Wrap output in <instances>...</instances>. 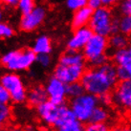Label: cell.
<instances>
[{"mask_svg":"<svg viewBox=\"0 0 131 131\" xmlns=\"http://www.w3.org/2000/svg\"><path fill=\"white\" fill-rule=\"evenodd\" d=\"M127 52H128V55H129V58H130V60H131V43H129V45L127 46Z\"/></svg>","mask_w":131,"mask_h":131,"instance_id":"obj_38","label":"cell"},{"mask_svg":"<svg viewBox=\"0 0 131 131\" xmlns=\"http://www.w3.org/2000/svg\"><path fill=\"white\" fill-rule=\"evenodd\" d=\"M45 89L48 95V100L56 104H64L67 96V84L57 77L52 76L45 83Z\"/></svg>","mask_w":131,"mask_h":131,"instance_id":"obj_7","label":"cell"},{"mask_svg":"<svg viewBox=\"0 0 131 131\" xmlns=\"http://www.w3.org/2000/svg\"><path fill=\"white\" fill-rule=\"evenodd\" d=\"M36 61L37 54L33 49L14 50L0 57V64L10 72L26 71Z\"/></svg>","mask_w":131,"mask_h":131,"instance_id":"obj_2","label":"cell"},{"mask_svg":"<svg viewBox=\"0 0 131 131\" xmlns=\"http://www.w3.org/2000/svg\"><path fill=\"white\" fill-rule=\"evenodd\" d=\"M17 6L22 14L25 15L35 8V0H19Z\"/></svg>","mask_w":131,"mask_h":131,"instance_id":"obj_25","label":"cell"},{"mask_svg":"<svg viewBox=\"0 0 131 131\" xmlns=\"http://www.w3.org/2000/svg\"><path fill=\"white\" fill-rule=\"evenodd\" d=\"M109 48V42L106 37L94 34L83 48L85 59L91 65L100 66L107 62V50Z\"/></svg>","mask_w":131,"mask_h":131,"instance_id":"obj_4","label":"cell"},{"mask_svg":"<svg viewBox=\"0 0 131 131\" xmlns=\"http://www.w3.org/2000/svg\"><path fill=\"white\" fill-rule=\"evenodd\" d=\"M88 0H66V6L72 11H77L87 6Z\"/></svg>","mask_w":131,"mask_h":131,"instance_id":"obj_26","label":"cell"},{"mask_svg":"<svg viewBox=\"0 0 131 131\" xmlns=\"http://www.w3.org/2000/svg\"><path fill=\"white\" fill-rule=\"evenodd\" d=\"M85 93L83 85L80 81L67 84V96L71 99H75Z\"/></svg>","mask_w":131,"mask_h":131,"instance_id":"obj_23","label":"cell"},{"mask_svg":"<svg viewBox=\"0 0 131 131\" xmlns=\"http://www.w3.org/2000/svg\"><path fill=\"white\" fill-rule=\"evenodd\" d=\"M1 131H25L24 128H21L19 126H8V127L3 128Z\"/></svg>","mask_w":131,"mask_h":131,"instance_id":"obj_34","label":"cell"},{"mask_svg":"<svg viewBox=\"0 0 131 131\" xmlns=\"http://www.w3.org/2000/svg\"><path fill=\"white\" fill-rule=\"evenodd\" d=\"M119 10L123 15H130L131 16V0H122Z\"/></svg>","mask_w":131,"mask_h":131,"instance_id":"obj_30","label":"cell"},{"mask_svg":"<svg viewBox=\"0 0 131 131\" xmlns=\"http://www.w3.org/2000/svg\"><path fill=\"white\" fill-rule=\"evenodd\" d=\"M47 101H48V95L44 86L35 85V86H32L28 90L27 102L29 103V105L37 108L38 105H40L43 102H47Z\"/></svg>","mask_w":131,"mask_h":131,"instance_id":"obj_13","label":"cell"},{"mask_svg":"<svg viewBox=\"0 0 131 131\" xmlns=\"http://www.w3.org/2000/svg\"><path fill=\"white\" fill-rule=\"evenodd\" d=\"M37 62L43 68H48L52 63L50 54H38L37 55Z\"/></svg>","mask_w":131,"mask_h":131,"instance_id":"obj_28","label":"cell"},{"mask_svg":"<svg viewBox=\"0 0 131 131\" xmlns=\"http://www.w3.org/2000/svg\"><path fill=\"white\" fill-rule=\"evenodd\" d=\"M130 70L131 69L124 68V67H118L117 68V73H118L119 80H124L130 79Z\"/></svg>","mask_w":131,"mask_h":131,"instance_id":"obj_31","label":"cell"},{"mask_svg":"<svg viewBox=\"0 0 131 131\" xmlns=\"http://www.w3.org/2000/svg\"><path fill=\"white\" fill-rule=\"evenodd\" d=\"M92 14H93V10L90 9L88 6L75 11L73 18H72V26L74 29L84 27L89 24Z\"/></svg>","mask_w":131,"mask_h":131,"instance_id":"obj_14","label":"cell"},{"mask_svg":"<svg viewBox=\"0 0 131 131\" xmlns=\"http://www.w3.org/2000/svg\"><path fill=\"white\" fill-rule=\"evenodd\" d=\"M12 115L13 111L11 106L9 104H0V131L9 124L12 119Z\"/></svg>","mask_w":131,"mask_h":131,"instance_id":"obj_21","label":"cell"},{"mask_svg":"<svg viewBox=\"0 0 131 131\" xmlns=\"http://www.w3.org/2000/svg\"><path fill=\"white\" fill-rule=\"evenodd\" d=\"M4 4H6L8 6H15L17 5L19 2V0H1Z\"/></svg>","mask_w":131,"mask_h":131,"instance_id":"obj_35","label":"cell"},{"mask_svg":"<svg viewBox=\"0 0 131 131\" xmlns=\"http://www.w3.org/2000/svg\"><path fill=\"white\" fill-rule=\"evenodd\" d=\"M117 29L125 35H131V16L123 15L119 20H117Z\"/></svg>","mask_w":131,"mask_h":131,"instance_id":"obj_22","label":"cell"},{"mask_svg":"<svg viewBox=\"0 0 131 131\" xmlns=\"http://www.w3.org/2000/svg\"><path fill=\"white\" fill-rule=\"evenodd\" d=\"M1 19H2V11L0 9V22H1Z\"/></svg>","mask_w":131,"mask_h":131,"instance_id":"obj_40","label":"cell"},{"mask_svg":"<svg viewBox=\"0 0 131 131\" xmlns=\"http://www.w3.org/2000/svg\"><path fill=\"white\" fill-rule=\"evenodd\" d=\"M113 58L118 67H124V68L131 69V60L126 48L123 50L115 51L113 55Z\"/></svg>","mask_w":131,"mask_h":131,"instance_id":"obj_18","label":"cell"},{"mask_svg":"<svg viewBox=\"0 0 131 131\" xmlns=\"http://www.w3.org/2000/svg\"><path fill=\"white\" fill-rule=\"evenodd\" d=\"M121 131H131V124L121 126Z\"/></svg>","mask_w":131,"mask_h":131,"instance_id":"obj_36","label":"cell"},{"mask_svg":"<svg viewBox=\"0 0 131 131\" xmlns=\"http://www.w3.org/2000/svg\"><path fill=\"white\" fill-rule=\"evenodd\" d=\"M110 113L104 106L98 105L91 115L89 123H106V121L109 119Z\"/></svg>","mask_w":131,"mask_h":131,"instance_id":"obj_19","label":"cell"},{"mask_svg":"<svg viewBox=\"0 0 131 131\" xmlns=\"http://www.w3.org/2000/svg\"><path fill=\"white\" fill-rule=\"evenodd\" d=\"M84 131H109V127L105 123H90Z\"/></svg>","mask_w":131,"mask_h":131,"instance_id":"obj_27","label":"cell"},{"mask_svg":"<svg viewBox=\"0 0 131 131\" xmlns=\"http://www.w3.org/2000/svg\"><path fill=\"white\" fill-rule=\"evenodd\" d=\"M0 82L9 92L13 102L16 104H21L27 102L28 89L22 78L16 72H9L1 75Z\"/></svg>","mask_w":131,"mask_h":131,"instance_id":"obj_6","label":"cell"},{"mask_svg":"<svg viewBox=\"0 0 131 131\" xmlns=\"http://www.w3.org/2000/svg\"><path fill=\"white\" fill-rule=\"evenodd\" d=\"M15 31L10 25H8L7 23L0 22V39H6L10 38L14 36Z\"/></svg>","mask_w":131,"mask_h":131,"instance_id":"obj_24","label":"cell"},{"mask_svg":"<svg viewBox=\"0 0 131 131\" xmlns=\"http://www.w3.org/2000/svg\"><path fill=\"white\" fill-rule=\"evenodd\" d=\"M85 60L84 55L80 51L68 50L60 56L58 63L62 65H84Z\"/></svg>","mask_w":131,"mask_h":131,"instance_id":"obj_15","label":"cell"},{"mask_svg":"<svg viewBox=\"0 0 131 131\" xmlns=\"http://www.w3.org/2000/svg\"><path fill=\"white\" fill-rule=\"evenodd\" d=\"M25 131H36V128L34 127L33 125H27L25 128H24Z\"/></svg>","mask_w":131,"mask_h":131,"instance_id":"obj_37","label":"cell"},{"mask_svg":"<svg viewBox=\"0 0 131 131\" xmlns=\"http://www.w3.org/2000/svg\"><path fill=\"white\" fill-rule=\"evenodd\" d=\"M89 27L94 34L106 37L118 32L117 20L114 17L111 10L106 6H102L93 11L89 22Z\"/></svg>","mask_w":131,"mask_h":131,"instance_id":"obj_3","label":"cell"},{"mask_svg":"<svg viewBox=\"0 0 131 131\" xmlns=\"http://www.w3.org/2000/svg\"><path fill=\"white\" fill-rule=\"evenodd\" d=\"M130 114H131V109H130Z\"/></svg>","mask_w":131,"mask_h":131,"instance_id":"obj_43","label":"cell"},{"mask_svg":"<svg viewBox=\"0 0 131 131\" xmlns=\"http://www.w3.org/2000/svg\"><path fill=\"white\" fill-rule=\"evenodd\" d=\"M84 73H85V64L84 65H62L58 63L54 70V76L62 80L66 84L80 81Z\"/></svg>","mask_w":131,"mask_h":131,"instance_id":"obj_8","label":"cell"},{"mask_svg":"<svg viewBox=\"0 0 131 131\" xmlns=\"http://www.w3.org/2000/svg\"><path fill=\"white\" fill-rule=\"evenodd\" d=\"M1 66H2V65L0 64V75H1Z\"/></svg>","mask_w":131,"mask_h":131,"instance_id":"obj_41","label":"cell"},{"mask_svg":"<svg viewBox=\"0 0 131 131\" xmlns=\"http://www.w3.org/2000/svg\"><path fill=\"white\" fill-rule=\"evenodd\" d=\"M46 12L42 7H35L32 11L22 15L20 20V28L24 32H31L37 29L43 22Z\"/></svg>","mask_w":131,"mask_h":131,"instance_id":"obj_11","label":"cell"},{"mask_svg":"<svg viewBox=\"0 0 131 131\" xmlns=\"http://www.w3.org/2000/svg\"><path fill=\"white\" fill-rule=\"evenodd\" d=\"M111 131H121V127H116V128H114V129H112Z\"/></svg>","mask_w":131,"mask_h":131,"instance_id":"obj_39","label":"cell"},{"mask_svg":"<svg viewBox=\"0 0 131 131\" xmlns=\"http://www.w3.org/2000/svg\"><path fill=\"white\" fill-rule=\"evenodd\" d=\"M99 97L85 92L75 99H72L70 108L73 111L77 120L81 123H88L93 111L99 105Z\"/></svg>","mask_w":131,"mask_h":131,"instance_id":"obj_5","label":"cell"},{"mask_svg":"<svg viewBox=\"0 0 131 131\" xmlns=\"http://www.w3.org/2000/svg\"><path fill=\"white\" fill-rule=\"evenodd\" d=\"M119 80L117 68L109 62L85 71L80 82L82 83L85 92L102 97L109 93L115 88Z\"/></svg>","mask_w":131,"mask_h":131,"instance_id":"obj_1","label":"cell"},{"mask_svg":"<svg viewBox=\"0 0 131 131\" xmlns=\"http://www.w3.org/2000/svg\"><path fill=\"white\" fill-rule=\"evenodd\" d=\"M60 105L56 104L48 100L47 102L41 103L40 105L37 107V117L44 124L50 125V126H55V124H57L58 118H59Z\"/></svg>","mask_w":131,"mask_h":131,"instance_id":"obj_9","label":"cell"},{"mask_svg":"<svg viewBox=\"0 0 131 131\" xmlns=\"http://www.w3.org/2000/svg\"><path fill=\"white\" fill-rule=\"evenodd\" d=\"M108 42H109V47L114 51L125 49L129 45V39L127 37V35L121 33V32H116L112 34L108 39Z\"/></svg>","mask_w":131,"mask_h":131,"instance_id":"obj_16","label":"cell"},{"mask_svg":"<svg viewBox=\"0 0 131 131\" xmlns=\"http://www.w3.org/2000/svg\"><path fill=\"white\" fill-rule=\"evenodd\" d=\"M87 6L90 9H92L93 11H95V10H97L99 8L102 7L103 4H102V0H88Z\"/></svg>","mask_w":131,"mask_h":131,"instance_id":"obj_32","label":"cell"},{"mask_svg":"<svg viewBox=\"0 0 131 131\" xmlns=\"http://www.w3.org/2000/svg\"><path fill=\"white\" fill-rule=\"evenodd\" d=\"M34 52L38 54H50L52 52V41L51 38L47 36H40L37 37L33 45Z\"/></svg>","mask_w":131,"mask_h":131,"instance_id":"obj_17","label":"cell"},{"mask_svg":"<svg viewBox=\"0 0 131 131\" xmlns=\"http://www.w3.org/2000/svg\"><path fill=\"white\" fill-rule=\"evenodd\" d=\"M130 79H131V70H130Z\"/></svg>","mask_w":131,"mask_h":131,"instance_id":"obj_42","label":"cell"},{"mask_svg":"<svg viewBox=\"0 0 131 131\" xmlns=\"http://www.w3.org/2000/svg\"><path fill=\"white\" fill-rule=\"evenodd\" d=\"M57 131H84V127L82 123L75 118L58 126Z\"/></svg>","mask_w":131,"mask_h":131,"instance_id":"obj_20","label":"cell"},{"mask_svg":"<svg viewBox=\"0 0 131 131\" xmlns=\"http://www.w3.org/2000/svg\"><path fill=\"white\" fill-rule=\"evenodd\" d=\"M10 102H12L11 96L3 84L0 82V104H9Z\"/></svg>","mask_w":131,"mask_h":131,"instance_id":"obj_29","label":"cell"},{"mask_svg":"<svg viewBox=\"0 0 131 131\" xmlns=\"http://www.w3.org/2000/svg\"><path fill=\"white\" fill-rule=\"evenodd\" d=\"M93 35H94L93 31L90 29V27H87V26L75 29L73 35L67 41L68 50H72V51L83 50V48L85 47V45L87 44Z\"/></svg>","mask_w":131,"mask_h":131,"instance_id":"obj_12","label":"cell"},{"mask_svg":"<svg viewBox=\"0 0 131 131\" xmlns=\"http://www.w3.org/2000/svg\"><path fill=\"white\" fill-rule=\"evenodd\" d=\"M103 6H106V7H111V6H114L118 3H121L122 0H102Z\"/></svg>","mask_w":131,"mask_h":131,"instance_id":"obj_33","label":"cell"},{"mask_svg":"<svg viewBox=\"0 0 131 131\" xmlns=\"http://www.w3.org/2000/svg\"><path fill=\"white\" fill-rule=\"evenodd\" d=\"M113 102L124 109H131V79L121 80L112 97Z\"/></svg>","mask_w":131,"mask_h":131,"instance_id":"obj_10","label":"cell"}]
</instances>
